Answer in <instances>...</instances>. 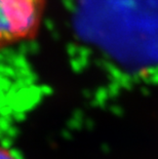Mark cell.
Masks as SVG:
<instances>
[{"mask_svg": "<svg viewBox=\"0 0 158 159\" xmlns=\"http://www.w3.org/2000/svg\"><path fill=\"white\" fill-rule=\"evenodd\" d=\"M46 9L47 0H0V52L34 40Z\"/></svg>", "mask_w": 158, "mask_h": 159, "instance_id": "6da1fadb", "label": "cell"}, {"mask_svg": "<svg viewBox=\"0 0 158 159\" xmlns=\"http://www.w3.org/2000/svg\"><path fill=\"white\" fill-rule=\"evenodd\" d=\"M0 159H21V157L11 145L0 141Z\"/></svg>", "mask_w": 158, "mask_h": 159, "instance_id": "7a4b0ae2", "label": "cell"}]
</instances>
